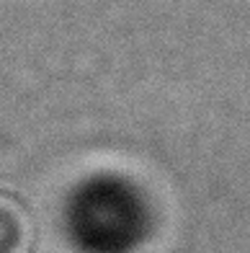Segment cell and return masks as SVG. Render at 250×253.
<instances>
[{"instance_id": "obj_1", "label": "cell", "mask_w": 250, "mask_h": 253, "mask_svg": "<svg viewBox=\"0 0 250 253\" xmlns=\"http://www.w3.org/2000/svg\"><path fill=\"white\" fill-rule=\"evenodd\" d=\"M34 227L16 199L0 194V253H31Z\"/></svg>"}]
</instances>
